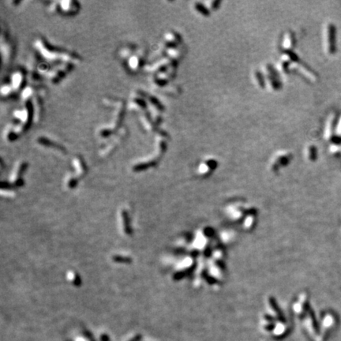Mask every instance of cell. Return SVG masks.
<instances>
[{
    "label": "cell",
    "mask_w": 341,
    "mask_h": 341,
    "mask_svg": "<svg viewBox=\"0 0 341 341\" xmlns=\"http://www.w3.org/2000/svg\"><path fill=\"white\" fill-rule=\"evenodd\" d=\"M34 46L43 58L52 63L61 62L73 64L81 61L80 56L77 53L52 47V45L50 46L43 37H38L34 43Z\"/></svg>",
    "instance_id": "1"
},
{
    "label": "cell",
    "mask_w": 341,
    "mask_h": 341,
    "mask_svg": "<svg viewBox=\"0 0 341 341\" xmlns=\"http://www.w3.org/2000/svg\"><path fill=\"white\" fill-rule=\"evenodd\" d=\"M73 68V64L68 63H60L56 67L49 69L48 72L45 76L47 77L50 82H57L63 77L65 76L71 69Z\"/></svg>",
    "instance_id": "2"
},
{
    "label": "cell",
    "mask_w": 341,
    "mask_h": 341,
    "mask_svg": "<svg viewBox=\"0 0 341 341\" xmlns=\"http://www.w3.org/2000/svg\"><path fill=\"white\" fill-rule=\"evenodd\" d=\"M80 10V4L73 0H64L57 2V11L61 12L62 14L71 16L76 14Z\"/></svg>",
    "instance_id": "3"
},
{
    "label": "cell",
    "mask_w": 341,
    "mask_h": 341,
    "mask_svg": "<svg viewBox=\"0 0 341 341\" xmlns=\"http://www.w3.org/2000/svg\"><path fill=\"white\" fill-rule=\"evenodd\" d=\"M145 51L143 49L136 50V52L125 61L127 69L131 72L138 71L144 63Z\"/></svg>",
    "instance_id": "4"
},
{
    "label": "cell",
    "mask_w": 341,
    "mask_h": 341,
    "mask_svg": "<svg viewBox=\"0 0 341 341\" xmlns=\"http://www.w3.org/2000/svg\"><path fill=\"white\" fill-rule=\"evenodd\" d=\"M25 83V72L23 69H17L10 76V86L15 92L23 88Z\"/></svg>",
    "instance_id": "5"
},
{
    "label": "cell",
    "mask_w": 341,
    "mask_h": 341,
    "mask_svg": "<svg viewBox=\"0 0 341 341\" xmlns=\"http://www.w3.org/2000/svg\"><path fill=\"white\" fill-rule=\"evenodd\" d=\"M327 46L330 53H333L336 50V30L333 25H329L327 29Z\"/></svg>",
    "instance_id": "6"
},
{
    "label": "cell",
    "mask_w": 341,
    "mask_h": 341,
    "mask_svg": "<svg viewBox=\"0 0 341 341\" xmlns=\"http://www.w3.org/2000/svg\"><path fill=\"white\" fill-rule=\"evenodd\" d=\"M126 133H126L125 130H123V131L120 133H117V134L115 136V139L112 140L110 143L108 144V146L105 147V148L102 150V153L106 155L108 154V153H111V152H112V150H113L114 148H115V147L119 144V142H121L122 140H123V138H125L126 136Z\"/></svg>",
    "instance_id": "7"
},
{
    "label": "cell",
    "mask_w": 341,
    "mask_h": 341,
    "mask_svg": "<svg viewBox=\"0 0 341 341\" xmlns=\"http://www.w3.org/2000/svg\"><path fill=\"white\" fill-rule=\"evenodd\" d=\"M1 93L3 97H12L14 94V91L13 90L12 87L9 84H3L1 87Z\"/></svg>",
    "instance_id": "8"
},
{
    "label": "cell",
    "mask_w": 341,
    "mask_h": 341,
    "mask_svg": "<svg viewBox=\"0 0 341 341\" xmlns=\"http://www.w3.org/2000/svg\"><path fill=\"white\" fill-rule=\"evenodd\" d=\"M339 132H341V123H340V124H339Z\"/></svg>",
    "instance_id": "9"
}]
</instances>
